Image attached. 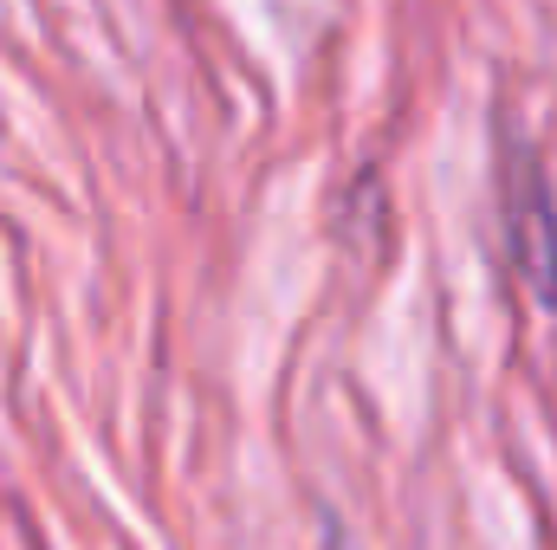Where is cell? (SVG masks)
I'll return each mask as SVG.
<instances>
[{"label": "cell", "mask_w": 557, "mask_h": 550, "mask_svg": "<svg viewBox=\"0 0 557 550\" xmlns=\"http://www.w3.org/2000/svg\"><path fill=\"white\" fill-rule=\"evenodd\" d=\"M499 208H506V247L519 260L525 291L539 311H557V201L552 175L532 142H506L499 155Z\"/></svg>", "instance_id": "cell-1"}]
</instances>
